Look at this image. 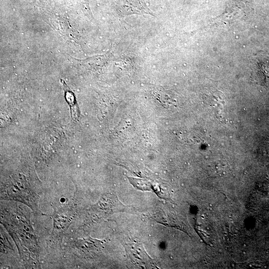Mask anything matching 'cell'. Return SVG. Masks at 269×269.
<instances>
[{
	"label": "cell",
	"instance_id": "cell-1",
	"mask_svg": "<svg viewBox=\"0 0 269 269\" xmlns=\"http://www.w3.org/2000/svg\"><path fill=\"white\" fill-rule=\"evenodd\" d=\"M247 0H232L227 5L225 12L213 21L218 24L229 23L242 18L247 14Z\"/></svg>",
	"mask_w": 269,
	"mask_h": 269
},
{
	"label": "cell",
	"instance_id": "cell-2",
	"mask_svg": "<svg viewBox=\"0 0 269 269\" xmlns=\"http://www.w3.org/2000/svg\"><path fill=\"white\" fill-rule=\"evenodd\" d=\"M125 247L128 256L134 264L148 268L155 267L153 261L147 254L141 244L131 243L126 244Z\"/></svg>",
	"mask_w": 269,
	"mask_h": 269
},
{
	"label": "cell",
	"instance_id": "cell-3",
	"mask_svg": "<svg viewBox=\"0 0 269 269\" xmlns=\"http://www.w3.org/2000/svg\"><path fill=\"white\" fill-rule=\"evenodd\" d=\"M60 83L64 92L65 100L70 107L71 119L75 121H78L80 116V112L75 94L64 80L61 79Z\"/></svg>",
	"mask_w": 269,
	"mask_h": 269
},
{
	"label": "cell",
	"instance_id": "cell-4",
	"mask_svg": "<svg viewBox=\"0 0 269 269\" xmlns=\"http://www.w3.org/2000/svg\"><path fill=\"white\" fill-rule=\"evenodd\" d=\"M206 104L211 107L223 106L225 101L224 94L218 90H213L206 93Z\"/></svg>",
	"mask_w": 269,
	"mask_h": 269
}]
</instances>
